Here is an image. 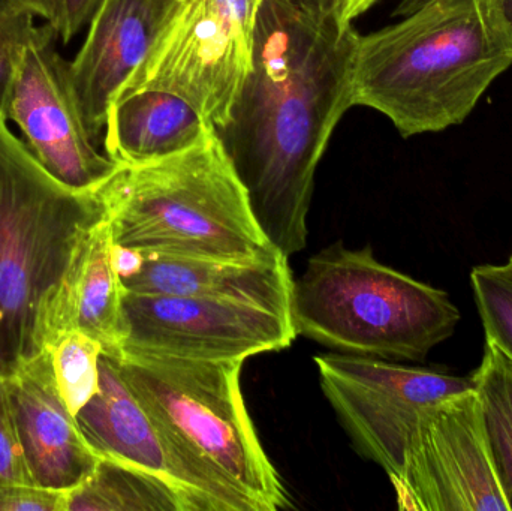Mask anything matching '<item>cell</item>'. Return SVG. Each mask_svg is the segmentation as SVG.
Returning <instances> with one entry per match:
<instances>
[{
  "label": "cell",
  "mask_w": 512,
  "mask_h": 511,
  "mask_svg": "<svg viewBox=\"0 0 512 511\" xmlns=\"http://www.w3.org/2000/svg\"><path fill=\"white\" fill-rule=\"evenodd\" d=\"M358 35L333 12L262 0L251 74L216 129L259 228L288 258L306 248L316 168L352 107Z\"/></svg>",
  "instance_id": "obj_1"
},
{
  "label": "cell",
  "mask_w": 512,
  "mask_h": 511,
  "mask_svg": "<svg viewBox=\"0 0 512 511\" xmlns=\"http://www.w3.org/2000/svg\"><path fill=\"white\" fill-rule=\"evenodd\" d=\"M512 66V33L493 0H421L399 23L358 35L352 107L405 138L460 125Z\"/></svg>",
  "instance_id": "obj_2"
},
{
  "label": "cell",
  "mask_w": 512,
  "mask_h": 511,
  "mask_svg": "<svg viewBox=\"0 0 512 511\" xmlns=\"http://www.w3.org/2000/svg\"><path fill=\"white\" fill-rule=\"evenodd\" d=\"M158 426L195 511H277L291 501L240 387L243 360L116 359Z\"/></svg>",
  "instance_id": "obj_3"
},
{
  "label": "cell",
  "mask_w": 512,
  "mask_h": 511,
  "mask_svg": "<svg viewBox=\"0 0 512 511\" xmlns=\"http://www.w3.org/2000/svg\"><path fill=\"white\" fill-rule=\"evenodd\" d=\"M93 194L114 243L140 254L239 261L282 254L259 228L215 128L176 155L120 165Z\"/></svg>",
  "instance_id": "obj_4"
},
{
  "label": "cell",
  "mask_w": 512,
  "mask_h": 511,
  "mask_svg": "<svg viewBox=\"0 0 512 511\" xmlns=\"http://www.w3.org/2000/svg\"><path fill=\"white\" fill-rule=\"evenodd\" d=\"M295 335L355 356L424 362L454 335L459 309L445 291L379 263L372 248L334 243L292 284Z\"/></svg>",
  "instance_id": "obj_5"
},
{
  "label": "cell",
  "mask_w": 512,
  "mask_h": 511,
  "mask_svg": "<svg viewBox=\"0 0 512 511\" xmlns=\"http://www.w3.org/2000/svg\"><path fill=\"white\" fill-rule=\"evenodd\" d=\"M101 215L95 194L48 173L0 114V371L39 353L42 306Z\"/></svg>",
  "instance_id": "obj_6"
},
{
  "label": "cell",
  "mask_w": 512,
  "mask_h": 511,
  "mask_svg": "<svg viewBox=\"0 0 512 511\" xmlns=\"http://www.w3.org/2000/svg\"><path fill=\"white\" fill-rule=\"evenodd\" d=\"M261 3L174 0L149 53L117 99L138 90H164L189 102L213 128H222L254 65Z\"/></svg>",
  "instance_id": "obj_7"
},
{
  "label": "cell",
  "mask_w": 512,
  "mask_h": 511,
  "mask_svg": "<svg viewBox=\"0 0 512 511\" xmlns=\"http://www.w3.org/2000/svg\"><path fill=\"white\" fill-rule=\"evenodd\" d=\"M319 384L361 458L379 465L391 482L424 414L444 399L474 389L471 377L397 365L379 357L321 354Z\"/></svg>",
  "instance_id": "obj_8"
},
{
  "label": "cell",
  "mask_w": 512,
  "mask_h": 511,
  "mask_svg": "<svg viewBox=\"0 0 512 511\" xmlns=\"http://www.w3.org/2000/svg\"><path fill=\"white\" fill-rule=\"evenodd\" d=\"M123 317L120 356L246 362L258 354L285 350L297 338L289 315L206 297L125 291Z\"/></svg>",
  "instance_id": "obj_9"
},
{
  "label": "cell",
  "mask_w": 512,
  "mask_h": 511,
  "mask_svg": "<svg viewBox=\"0 0 512 511\" xmlns=\"http://www.w3.org/2000/svg\"><path fill=\"white\" fill-rule=\"evenodd\" d=\"M400 510L510 511L499 485L475 389L433 405L393 480Z\"/></svg>",
  "instance_id": "obj_10"
},
{
  "label": "cell",
  "mask_w": 512,
  "mask_h": 511,
  "mask_svg": "<svg viewBox=\"0 0 512 511\" xmlns=\"http://www.w3.org/2000/svg\"><path fill=\"white\" fill-rule=\"evenodd\" d=\"M56 36L44 24L21 51L5 117L48 173L75 191L93 192L120 165L99 152L87 129L69 62L54 47Z\"/></svg>",
  "instance_id": "obj_11"
},
{
  "label": "cell",
  "mask_w": 512,
  "mask_h": 511,
  "mask_svg": "<svg viewBox=\"0 0 512 511\" xmlns=\"http://www.w3.org/2000/svg\"><path fill=\"white\" fill-rule=\"evenodd\" d=\"M122 278L114 264V239L104 213L81 234L38 320V348L80 330L117 359L125 342Z\"/></svg>",
  "instance_id": "obj_12"
},
{
  "label": "cell",
  "mask_w": 512,
  "mask_h": 511,
  "mask_svg": "<svg viewBox=\"0 0 512 511\" xmlns=\"http://www.w3.org/2000/svg\"><path fill=\"white\" fill-rule=\"evenodd\" d=\"M174 0H102L86 39L69 62L90 135L104 132L108 110L149 53Z\"/></svg>",
  "instance_id": "obj_13"
},
{
  "label": "cell",
  "mask_w": 512,
  "mask_h": 511,
  "mask_svg": "<svg viewBox=\"0 0 512 511\" xmlns=\"http://www.w3.org/2000/svg\"><path fill=\"white\" fill-rule=\"evenodd\" d=\"M15 423L33 479L71 492L101 461L57 387L50 354L39 351L6 372Z\"/></svg>",
  "instance_id": "obj_14"
},
{
  "label": "cell",
  "mask_w": 512,
  "mask_h": 511,
  "mask_svg": "<svg viewBox=\"0 0 512 511\" xmlns=\"http://www.w3.org/2000/svg\"><path fill=\"white\" fill-rule=\"evenodd\" d=\"M122 284L129 293L230 300L289 315L294 278L283 254L254 261L143 254Z\"/></svg>",
  "instance_id": "obj_15"
},
{
  "label": "cell",
  "mask_w": 512,
  "mask_h": 511,
  "mask_svg": "<svg viewBox=\"0 0 512 511\" xmlns=\"http://www.w3.org/2000/svg\"><path fill=\"white\" fill-rule=\"evenodd\" d=\"M78 426L99 458L111 459L161 477L195 511L182 473L158 426L120 372L116 359L102 353L99 390L77 414Z\"/></svg>",
  "instance_id": "obj_16"
},
{
  "label": "cell",
  "mask_w": 512,
  "mask_h": 511,
  "mask_svg": "<svg viewBox=\"0 0 512 511\" xmlns=\"http://www.w3.org/2000/svg\"><path fill=\"white\" fill-rule=\"evenodd\" d=\"M210 128L180 96L164 90H138L117 99L108 110L105 155L119 165L147 164L195 146Z\"/></svg>",
  "instance_id": "obj_17"
},
{
  "label": "cell",
  "mask_w": 512,
  "mask_h": 511,
  "mask_svg": "<svg viewBox=\"0 0 512 511\" xmlns=\"http://www.w3.org/2000/svg\"><path fill=\"white\" fill-rule=\"evenodd\" d=\"M69 511H192L167 480L101 458L95 471L69 492Z\"/></svg>",
  "instance_id": "obj_18"
},
{
  "label": "cell",
  "mask_w": 512,
  "mask_h": 511,
  "mask_svg": "<svg viewBox=\"0 0 512 511\" xmlns=\"http://www.w3.org/2000/svg\"><path fill=\"white\" fill-rule=\"evenodd\" d=\"M499 485L512 511V359L486 339L483 362L471 375Z\"/></svg>",
  "instance_id": "obj_19"
},
{
  "label": "cell",
  "mask_w": 512,
  "mask_h": 511,
  "mask_svg": "<svg viewBox=\"0 0 512 511\" xmlns=\"http://www.w3.org/2000/svg\"><path fill=\"white\" fill-rule=\"evenodd\" d=\"M54 378L63 401L77 417L98 393L99 360L104 348L92 336L72 330L47 348Z\"/></svg>",
  "instance_id": "obj_20"
},
{
  "label": "cell",
  "mask_w": 512,
  "mask_h": 511,
  "mask_svg": "<svg viewBox=\"0 0 512 511\" xmlns=\"http://www.w3.org/2000/svg\"><path fill=\"white\" fill-rule=\"evenodd\" d=\"M471 284L486 339L512 359V264L474 267Z\"/></svg>",
  "instance_id": "obj_21"
},
{
  "label": "cell",
  "mask_w": 512,
  "mask_h": 511,
  "mask_svg": "<svg viewBox=\"0 0 512 511\" xmlns=\"http://www.w3.org/2000/svg\"><path fill=\"white\" fill-rule=\"evenodd\" d=\"M35 18L30 12L0 0V114L3 116L21 51L41 30Z\"/></svg>",
  "instance_id": "obj_22"
},
{
  "label": "cell",
  "mask_w": 512,
  "mask_h": 511,
  "mask_svg": "<svg viewBox=\"0 0 512 511\" xmlns=\"http://www.w3.org/2000/svg\"><path fill=\"white\" fill-rule=\"evenodd\" d=\"M14 483L36 482L18 435L8 377L0 371V489Z\"/></svg>",
  "instance_id": "obj_23"
},
{
  "label": "cell",
  "mask_w": 512,
  "mask_h": 511,
  "mask_svg": "<svg viewBox=\"0 0 512 511\" xmlns=\"http://www.w3.org/2000/svg\"><path fill=\"white\" fill-rule=\"evenodd\" d=\"M0 511H69V491L14 483L0 489Z\"/></svg>",
  "instance_id": "obj_24"
},
{
  "label": "cell",
  "mask_w": 512,
  "mask_h": 511,
  "mask_svg": "<svg viewBox=\"0 0 512 511\" xmlns=\"http://www.w3.org/2000/svg\"><path fill=\"white\" fill-rule=\"evenodd\" d=\"M102 0H57L54 32L63 44L71 42L92 20Z\"/></svg>",
  "instance_id": "obj_25"
},
{
  "label": "cell",
  "mask_w": 512,
  "mask_h": 511,
  "mask_svg": "<svg viewBox=\"0 0 512 511\" xmlns=\"http://www.w3.org/2000/svg\"><path fill=\"white\" fill-rule=\"evenodd\" d=\"M381 0H334L333 14L343 26H354V21L366 14Z\"/></svg>",
  "instance_id": "obj_26"
},
{
  "label": "cell",
  "mask_w": 512,
  "mask_h": 511,
  "mask_svg": "<svg viewBox=\"0 0 512 511\" xmlns=\"http://www.w3.org/2000/svg\"><path fill=\"white\" fill-rule=\"evenodd\" d=\"M8 5L21 11L30 12L36 18H42L48 24H53L56 18L57 0H3Z\"/></svg>",
  "instance_id": "obj_27"
},
{
  "label": "cell",
  "mask_w": 512,
  "mask_h": 511,
  "mask_svg": "<svg viewBox=\"0 0 512 511\" xmlns=\"http://www.w3.org/2000/svg\"><path fill=\"white\" fill-rule=\"evenodd\" d=\"M496 8H498L499 14L504 18L507 23L508 29L512 33V0H493Z\"/></svg>",
  "instance_id": "obj_28"
},
{
  "label": "cell",
  "mask_w": 512,
  "mask_h": 511,
  "mask_svg": "<svg viewBox=\"0 0 512 511\" xmlns=\"http://www.w3.org/2000/svg\"><path fill=\"white\" fill-rule=\"evenodd\" d=\"M301 5L312 6V8L322 9V11L333 12L334 0H294Z\"/></svg>",
  "instance_id": "obj_29"
},
{
  "label": "cell",
  "mask_w": 512,
  "mask_h": 511,
  "mask_svg": "<svg viewBox=\"0 0 512 511\" xmlns=\"http://www.w3.org/2000/svg\"><path fill=\"white\" fill-rule=\"evenodd\" d=\"M508 263L512 264V254H511V257H510V261H508Z\"/></svg>",
  "instance_id": "obj_30"
}]
</instances>
